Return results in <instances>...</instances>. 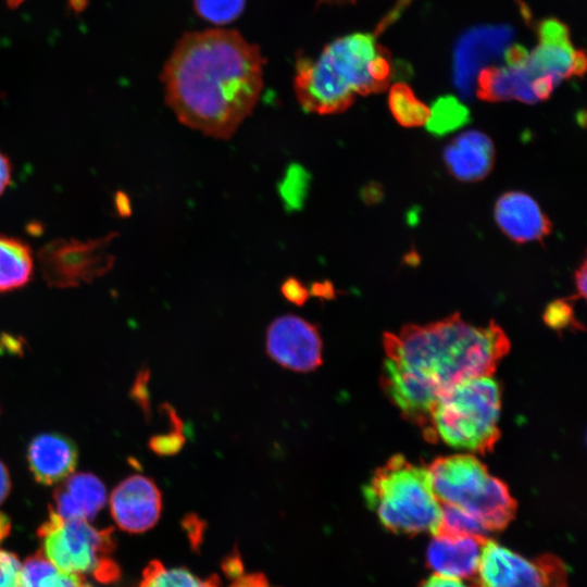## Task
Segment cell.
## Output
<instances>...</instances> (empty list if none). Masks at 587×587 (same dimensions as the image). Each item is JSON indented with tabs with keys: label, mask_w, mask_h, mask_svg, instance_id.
<instances>
[{
	"label": "cell",
	"mask_w": 587,
	"mask_h": 587,
	"mask_svg": "<svg viewBox=\"0 0 587 587\" xmlns=\"http://www.w3.org/2000/svg\"><path fill=\"white\" fill-rule=\"evenodd\" d=\"M380 385L401 414L423 433L438 397L465 379L491 375L510 341L495 322L475 325L454 313L384 335Z\"/></svg>",
	"instance_id": "1"
},
{
	"label": "cell",
	"mask_w": 587,
	"mask_h": 587,
	"mask_svg": "<svg viewBox=\"0 0 587 587\" xmlns=\"http://www.w3.org/2000/svg\"><path fill=\"white\" fill-rule=\"evenodd\" d=\"M165 99L179 122L207 136L228 139L252 112L263 85L257 46L230 29L180 38L162 72Z\"/></svg>",
	"instance_id": "2"
},
{
	"label": "cell",
	"mask_w": 587,
	"mask_h": 587,
	"mask_svg": "<svg viewBox=\"0 0 587 587\" xmlns=\"http://www.w3.org/2000/svg\"><path fill=\"white\" fill-rule=\"evenodd\" d=\"M392 73L389 53L370 34H351L327 45L316 59H300L295 91L311 113L348 109L358 95L383 91Z\"/></svg>",
	"instance_id": "3"
},
{
	"label": "cell",
	"mask_w": 587,
	"mask_h": 587,
	"mask_svg": "<svg viewBox=\"0 0 587 587\" xmlns=\"http://www.w3.org/2000/svg\"><path fill=\"white\" fill-rule=\"evenodd\" d=\"M363 495L389 532L436 534L441 504L433 491L428 467L395 454L374 472Z\"/></svg>",
	"instance_id": "4"
},
{
	"label": "cell",
	"mask_w": 587,
	"mask_h": 587,
	"mask_svg": "<svg viewBox=\"0 0 587 587\" xmlns=\"http://www.w3.org/2000/svg\"><path fill=\"white\" fill-rule=\"evenodd\" d=\"M501 390L491 376L460 382L442 392L429 413L428 441L470 452H490L500 438Z\"/></svg>",
	"instance_id": "5"
},
{
	"label": "cell",
	"mask_w": 587,
	"mask_h": 587,
	"mask_svg": "<svg viewBox=\"0 0 587 587\" xmlns=\"http://www.w3.org/2000/svg\"><path fill=\"white\" fill-rule=\"evenodd\" d=\"M433 491L477 519L488 532L505 528L516 513L509 487L472 454L439 457L428 466Z\"/></svg>",
	"instance_id": "6"
},
{
	"label": "cell",
	"mask_w": 587,
	"mask_h": 587,
	"mask_svg": "<svg viewBox=\"0 0 587 587\" xmlns=\"http://www.w3.org/2000/svg\"><path fill=\"white\" fill-rule=\"evenodd\" d=\"M37 535L41 552L62 571L88 575L104 584L120 578V567L112 558V528H97L86 520L63 519L49 508Z\"/></svg>",
	"instance_id": "7"
},
{
	"label": "cell",
	"mask_w": 587,
	"mask_h": 587,
	"mask_svg": "<svg viewBox=\"0 0 587 587\" xmlns=\"http://www.w3.org/2000/svg\"><path fill=\"white\" fill-rule=\"evenodd\" d=\"M116 235L109 233L87 240L58 238L47 242L37 253L43 280L49 287L73 288L104 276L115 262L110 247Z\"/></svg>",
	"instance_id": "8"
},
{
	"label": "cell",
	"mask_w": 587,
	"mask_h": 587,
	"mask_svg": "<svg viewBox=\"0 0 587 587\" xmlns=\"http://www.w3.org/2000/svg\"><path fill=\"white\" fill-rule=\"evenodd\" d=\"M477 574L482 587H567V572L558 557L527 559L492 540L484 545Z\"/></svg>",
	"instance_id": "9"
},
{
	"label": "cell",
	"mask_w": 587,
	"mask_h": 587,
	"mask_svg": "<svg viewBox=\"0 0 587 587\" xmlns=\"http://www.w3.org/2000/svg\"><path fill=\"white\" fill-rule=\"evenodd\" d=\"M265 347L274 362L294 372H311L323 363L317 327L294 314L282 315L270 324Z\"/></svg>",
	"instance_id": "10"
},
{
	"label": "cell",
	"mask_w": 587,
	"mask_h": 587,
	"mask_svg": "<svg viewBox=\"0 0 587 587\" xmlns=\"http://www.w3.org/2000/svg\"><path fill=\"white\" fill-rule=\"evenodd\" d=\"M110 511L117 526L128 533H143L159 521L162 494L151 478L134 474L117 484L110 495Z\"/></svg>",
	"instance_id": "11"
},
{
	"label": "cell",
	"mask_w": 587,
	"mask_h": 587,
	"mask_svg": "<svg viewBox=\"0 0 587 587\" xmlns=\"http://www.w3.org/2000/svg\"><path fill=\"white\" fill-rule=\"evenodd\" d=\"M525 60L516 64L482 68L475 84L477 97L492 102L519 100L529 104L547 99L558 84L550 78L537 77Z\"/></svg>",
	"instance_id": "12"
},
{
	"label": "cell",
	"mask_w": 587,
	"mask_h": 587,
	"mask_svg": "<svg viewBox=\"0 0 587 587\" xmlns=\"http://www.w3.org/2000/svg\"><path fill=\"white\" fill-rule=\"evenodd\" d=\"M537 30L539 45L525 60L536 76L551 78L559 85L563 79L585 72V54L574 50L565 25L549 18L541 22Z\"/></svg>",
	"instance_id": "13"
},
{
	"label": "cell",
	"mask_w": 587,
	"mask_h": 587,
	"mask_svg": "<svg viewBox=\"0 0 587 587\" xmlns=\"http://www.w3.org/2000/svg\"><path fill=\"white\" fill-rule=\"evenodd\" d=\"M512 38L507 26H483L464 34L455 48L453 78L463 97L474 92L476 77L484 65L501 55Z\"/></svg>",
	"instance_id": "14"
},
{
	"label": "cell",
	"mask_w": 587,
	"mask_h": 587,
	"mask_svg": "<svg viewBox=\"0 0 587 587\" xmlns=\"http://www.w3.org/2000/svg\"><path fill=\"white\" fill-rule=\"evenodd\" d=\"M26 462L38 484L57 485L75 471L78 463V448L67 435L57 432L41 433L29 441Z\"/></svg>",
	"instance_id": "15"
},
{
	"label": "cell",
	"mask_w": 587,
	"mask_h": 587,
	"mask_svg": "<svg viewBox=\"0 0 587 587\" xmlns=\"http://www.w3.org/2000/svg\"><path fill=\"white\" fill-rule=\"evenodd\" d=\"M494 215L500 229L515 242L541 240L551 232V223L538 203L522 191L503 193Z\"/></svg>",
	"instance_id": "16"
},
{
	"label": "cell",
	"mask_w": 587,
	"mask_h": 587,
	"mask_svg": "<svg viewBox=\"0 0 587 587\" xmlns=\"http://www.w3.org/2000/svg\"><path fill=\"white\" fill-rule=\"evenodd\" d=\"M486 537L436 535L429 542L426 560L436 574L467 578L477 574Z\"/></svg>",
	"instance_id": "17"
},
{
	"label": "cell",
	"mask_w": 587,
	"mask_h": 587,
	"mask_svg": "<svg viewBox=\"0 0 587 587\" xmlns=\"http://www.w3.org/2000/svg\"><path fill=\"white\" fill-rule=\"evenodd\" d=\"M107 489L102 480L92 473L71 474L53 491L55 513L63 519H93L104 507Z\"/></svg>",
	"instance_id": "18"
},
{
	"label": "cell",
	"mask_w": 587,
	"mask_h": 587,
	"mask_svg": "<svg viewBox=\"0 0 587 587\" xmlns=\"http://www.w3.org/2000/svg\"><path fill=\"white\" fill-rule=\"evenodd\" d=\"M495 148L491 139L478 130H467L450 141L444 160L450 173L461 182H477L491 171Z\"/></svg>",
	"instance_id": "19"
},
{
	"label": "cell",
	"mask_w": 587,
	"mask_h": 587,
	"mask_svg": "<svg viewBox=\"0 0 587 587\" xmlns=\"http://www.w3.org/2000/svg\"><path fill=\"white\" fill-rule=\"evenodd\" d=\"M35 260L24 240L0 234V294L25 287L33 278Z\"/></svg>",
	"instance_id": "20"
},
{
	"label": "cell",
	"mask_w": 587,
	"mask_h": 587,
	"mask_svg": "<svg viewBox=\"0 0 587 587\" xmlns=\"http://www.w3.org/2000/svg\"><path fill=\"white\" fill-rule=\"evenodd\" d=\"M21 587L90 586L85 577L59 569L40 550L22 563Z\"/></svg>",
	"instance_id": "21"
},
{
	"label": "cell",
	"mask_w": 587,
	"mask_h": 587,
	"mask_svg": "<svg viewBox=\"0 0 587 587\" xmlns=\"http://www.w3.org/2000/svg\"><path fill=\"white\" fill-rule=\"evenodd\" d=\"M388 103L394 117L402 126H422L429 117V108L404 83H396L390 88Z\"/></svg>",
	"instance_id": "22"
},
{
	"label": "cell",
	"mask_w": 587,
	"mask_h": 587,
	"mask_svg": "<svg viewBox=\"0 0 587 587\" xmlns=\"http://www.w3.org/2000/svg\"><path fill=\"white\" fill-rule=\"evenodd\" d=\"M139 587H218L215 576L201 580L185 569H166L160 561L150 562Z\"/></svg>",
	"instance_id": "23"
},
{
	"label": "cell",
	"mask_w": 587,
	"mask_h": 587,
	"mask_svg": "<svg viewBox=\"0 0 587 587\" xmlns=\"http://www.w3.org/2000/svg\"><path fill=\"white\" fill-rule=\"evenodd\" d=\"M429 111L426 125L428 130L437 136L460 128L467 122L470 116L467 108L452 96L438 98Z\"/></svg>",
	"instance_id": "24"
},
{
	"label": "cell",
	"mask_w": 587,
	"mask_h": 587,
	"mask_svg": "<svg viewBox=\"0 0 587 587\" xmlns=\"http://www.w3.org/2000/svg\"><path fill=\"white\" fill-rule=\"evenodd\" d=\"M487 533L489 532L477 519L461 508L452 504H441L440 521L434 536L486 537Z\"/></svg>",
	"instance_id": "25"
},
{
	"label": "cell",
	"mask_w": 587,
	"mask_h": 587,
	"mask_svg": "<svg viewBox=\"0 0 587 587\" xmlns=\"http://www.w3.org/2000/svg\"><path fill=\"white\" fill-rule=\"evenodd\" d=\"M164 411L170 420L172 430L162 435L152 436L149 439V448L152 452L161 457H168L176 454L182 450L186 442L184 436V424L176 411L165 403L163 405Z\"/></svg>",
	"instance_id": "26"
},
{
	"label": "cell",
	"mask_w": 587,
	"mask_h": 587,
	"mask_svg": "<svg viewBox=\"0 0 587 587\" xmlns=\"http://www.w3.org/2000/svg\"><path fill=\"white\" fill-rule=\"evenodd\" d=\"M246 0H193L198 15L215 25L227 24L237 18Z\"/></svg>",
	"instance_id": "27"
},
{
	"label": "cell",
	"mask_w": 587,
	"mask_h": 587,
	"mask_svg": "<svg viewBox=\"0 0 587 587\" xmlns=\"http://www.w3.org/2000/svg\"><path fill=\"white\" fill-rule=\"evenodd\" d=\"M544 321L554 329H562L572 324L578 326L573 315L572 305L566 300H557L550 303L545 310Z\"/></svg>",
	"instance_id": "28"
},
{
	"label": "cell",
	"mask_w": 587,
	"mask_h": 587,
	"mask_svg": "<svg viewBox=\"0 0 587 587\" xmlns=\"http://www.w3.org/2000/svg\"><path fill=\"white\" fill-rule=\"evenodd\" d=\"M21 569L18 558L0 547V587H21Z\"/></svg>",
	"instance_id": "29"
},
{
	"label": "cell",
	"mask_w": 587,
	"mask_h": 587,
	"mask_svg": "<svg viewBox=\"0 0 587 587\" xmlns=\"http://www.w3.org/2000/svg\"><path fill=\"white\" fill-rule=\"evenodd\" d=\"M150 373L147 369H142L134 383L132 394L135 401L142 409L143 413L148 416L150 413V403H149V392H148V382Z\"/></svg>",
	"instance_id": "30"
},
{
	"label": "cell",
	"mask_w": 587,
	"mask_h": 587,
	"mask_svg": "<svg viewBox=\"0 0 587 587\" xmlns=\"http://www.w3.org/2000/svg\"><path fill=\"white\" fill-rule=\"evenodd\" d=\"M283 296L297 305H302L309 298L308 289L297 279L289 278L282 286Z\"/></svg>",
	"instance_id": "31"
},
{
	"label": "cell",
	"mask_w": 587,
	"mask_h": 587,
	"mask_svg": "<svg viewBox=\"0 0 587 587\" xmlns=\"http://www.w3.org/2000/svg\"><path fill=\"white\" fill-rule=\"evenodd\" d=\"M421 587H482L479 583L473 586L465 585L462 579L441 576L438 574L432 575L424 580Z\"/></svg>",
	"instance_id": "32"
},
{
	"label": "cell",
	"mask_w": 587,
	"mask_h": 587,
	"mask_svg": "<svg viewBox=\"0 0 587 587\" xmlns=\"http://www.w3.org/2000/svg\"><path fill=\"white\" fill-rule=\"evenodd\" d=\"M229 587H270L262 574L238 576Z\"/></svg>",
	"instance_id": "33"
},
{
	"label": "cell",
	"mask_w": 587,
	"mask_h": 587,
	"mask_svg": "<svg viewBox=\"0 0 587 587\" xmlns=\"http://www.w3.org/2000/svg\"><path fill=\"white\" fill-rule=\"evenodd\" d=\"M12 180V164L10 159L0 150V196Z\"/></svg>",
	"instance_id": "34"
},
{
	"label": "cell",
	"mask_w": 587,
	"mask_h": 587,
	"mask_svg": "<svg viewBox=\"0 0 587 587\" xmlns=\"http://www.w3.org/2000/svg\"><path fill=\"white\" fill-rule=\"evenodd\" d=\"M12 488L8 466L0 460V504L8 498Z\"/></svg>",
	"instance_id": "35"
},
{
	"label": "cell",
	"mask_w": 587,
	"mask_h": 587,
	"mask_svg": "<svg viewBox=\"0 0 587 587\" xmlns=\"http://www.w3.org/2000/svg\"><path fill=\"white\" fill-rule=\"evenodd\" d=\"M586 260H583L582 265L577 268L574 276L575 287L577 290L576 297H586Z\"/></svg>",
	"instance_id": "36"
},
{
	"label": "cell",
	"mask_w": 587,
	"mask_h": 587,
	"mask_svg": "<svg viewBox=\"0 0 587 587\" xmlns=\"http://www.w3.org/2000/svg\"><path fill=\"white\" fill-rule=\"evenodd\" d=\"M116 209L122 215H127L130 212L129 200L126 195L118 192L116 195Z\"/></svg>",
	"instance_id": "37"
},
{
	"label": "cell",
	"mask_w": 587,
	"mask_h": 587,
	"mask_svg": "<svg viewBox=\"0 0 587 587\" xmlns=\"http://www.w3.org/2000/svg\"><path fill=\"white\" fill-rule=\"evenodd\" d=\"M10 530H11V521L9 516L0 512V544L10 534Z\"/></svg>",
	"instance_id": "38"
},
{
	"label": "cell",
	"mask_w": 587,
	"mask_h": 587,
	"mask_svg": "<svg viewBox=\"0 0 587 587\" xmlns=\"http://www.w3.org/2000/svg\"><path fill=\"white\" fill-rule=\"evenodd\" d=\"M224 569L226 572L230 575H234L236 577L240 576L241 571V564L238 559H229L228 562L224 565Z\"/></svg>",
	"instance_id": "39"
},
{
	"label": "cell",
	"mask_w": 587,
	"mask_h": 587,
	"mask_svg": "<svg viewBox=\"0 0 587 587\" xmlns=\"http://www.w3.org/2000/svg\"><path fill=\"white\" fill-rule=\"evenodd\" d=\"M314 294L320 297L329 298L334 295L332 286L327 287L326 284L320 285L313 288Z\"/></svg>",
	"instance_id": "40"
},
{
	"label": "cell",
	"mask_w": 587,
	"mask_h": 587,
	"mask_svg": "<svg viewBox=\"0 0 587 587\" xmlns=\"http://www.w3.org/2000/svg\"><path fill=\"white\" fill-rule=\"evenodd\" d=\"M24 0H7L8 4L11 7V8H15L17 7L18 4H21Z\"/></svg>",
	"instance_id": "41"
}]
</instances>
